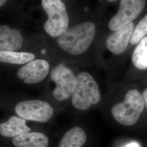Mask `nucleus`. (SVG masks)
<instances>
[{
    "label": "nucleus",
    "mask_w": 147,
    "mask_h": 147,
    "mask_svg": "<svg viewBox=\"0 0 147 147\" xmlns=\"http://www.w3.org/2000/svg\"><path fill=\"white\" fill-rule=\"evenodd\" d=\"M95 25L93 22L84 21L71 26L57 37L59 47L69 55L78 56L86 53L93 42Z\"/></svg>",
    "instance_id": "nucleus-1"
},
{
    "label": "nucleus",
    "mask_w": 147,
    "mask_h": 147,
    "mask_svg": "<svg viewBox=\"0 0 147 147\" xmlns=\"http://www.w3.org/2000/svg\"><path fill=\"white\" fill-rule=\"evenodd\" d=\"M101 99L99 86L92 76L81 72L76 76V84L71 95L74 107L79 110H86L97 104Z\"/></svg>",
    "instance_id": "nucleus-2"
},
{
    "label": "nucleus",
    "mask_w": 147,
    "mask_h": 147,
    "mask_svg": "<svg viewBox=\"0 0 147 147\" xmlns=\"http://www.w3.org/2000/svg\"><path fill=\"white\" fill-rule=\"evenodd\" d=\"M145 102L141 94L136 89L127 92L124 100L114 105L111 113L116 121L125 126L136 123L144 109Z\"/></svg>",
    "instance_id": "nucleus-3"
},
{
    "label": "nucleus",
    "mask_w": 147,
    "mask_h": 147,
    "mask_svg": "<svg viewBox=\"0 0 147 147\" xmlns=\"http://www.w3.org/2000/svg\"><path fill=\"white\" fill-rule=\"evenodd\" d=\"M42 8L47 15L45 31L51 37H58L68 29L69 19L65 4L62 0H42Z\"/></svg>",
    "instance_id": "nucleus-4"
},
{
    "label": "nucleus",
    "mask_w": 147,
    "mask_h": 147,
    "mask_svg": "<svg viewBox=\"0 0 147 147\" xmlns=\"http://www.w3.org/2000/svg\"><path fill=\"white\" fill-rule=\"evenodd\" d=\"M51 78L56 84L53 92V97L59 101L68 99L73 93L76 84V76L73 71L62 64L53 69Z\"/></svg>",
    "instance_id": "nucleus-5"
},
{
    "label": "nucleus",
    "mask_w": 147,
    "mask_h": 147,
    "mask_svg": "<svg viewBox=\"0 0 147 147\" xmlns=\"http://www.w3.org/2000/svg\"><path fill=\"white\" fill-rule=\"evenodd\" d=\"M15 111L20 118L27 121L46 123L53 114L51 106L42 100H25L16 105Z\"/></svg>",
    "instance_id": "nucleus-6"
},
{
    "label": "nucleus",
    "mask_w": 147,
    "mask_h": 147,
    "mask_svg": "<svg viewBox=\"0 0 147 147\" xmlns=\"http://www.w3.org/2000/svg\"><path fill=\"white\" fill-rule=\"evenodd\" d=\"M146 0H121L118 13L109 23L111 30L115 31L132 22L142 13Z\"/></svg>",
    "instance_id": "nucleus-7"
},
{
    "label": "nucleus",
    "mask_w": 147,
    "mask_h": 147,
    "mask_svg": "<svg viewBox=\"0 0 147 147\" xmlns=\"http://www.w3.org/2000/svg\"><path fill=\"white\" fill-rule=\"evenodd\" d=\"M50 64L44 59H36L19 69L17 76L26 84H38L42 81L49 73Z\"/></svg>",
    "instance_id": "nucleus-8"
},
{
    "label": "nucleus",
    "mask_w": 147,
    "mask_h": 147,
    "mask_svg": "<svg viewBox=\"0 0 147 147\" xmlns=\"http://www.w3.org/2000/svg\"><path fill=\"white\" fill-rule=\"evenodd\" d=\"M134 24L131 22L121 29L113 32L106 40L107 49L114 55H119L126 50L131 40Z\"/></svg>",
    "instance_id": "nucleus-9"
},
{
    "label": "nucleus",
    "mask_w": 147,
    "mask_h": 147,
    "mask_svg": "<svg viewBox=\"0 0 147 147\" xmlns=\"http://www.w3.org/2000/svg\"><path fill=\"white\" fill-rule=\"evenodd\" d=\"M24 43V38L20 30L13 29L7 25L0 26V50L16 51L19 50Z\"/></svg>",
    "instance_id": "nucleus-10"
},
{
    "label": "nucleus",
    "mask_w": 147,
    "mask_h": 147,
    "mask_svg": "<svg viewBox=\"0 0 147 147\" xmlns=\"http://www.w3.org/2000/svg\"><path fill=\"white\" fill-rule=\"evenodd\" d=\"M31 131V129L26 125V120L11 116L8 121L0 124V134L5 137L20 136Z\"/></svg>",
    "instance_id": "nucleus-11"
},
{
    "label": "nucleus",
    "mask_w": 147,
    "mask_h": 147,
    "mask_svg": "<svg viewBox=\"0 0 147 147\" xmlns=\"http://www.w3.org/2000/svg\"><path fill=\"white\" fill-rule=\"evenodd\" d=\"M16 147H48L49 139L46 135L42 132H28L12 140Z\"/></svg>",
    "instance_id": "nucleus-12"
},
{
    "label": "nucleus",
    "mask_w": 147,
    "mask_h": 147,
    "mask_svg": "<svg viewBox=\"0 0 147 147\" xmlns=\"http://www.w3.org/2000/svg\"><path fill=\"white\" fill-rule=\"evenodd\" d=\"M86 141L84 130L80 127L75 126L65 133L58 147H82Z\"/></svg>",
    "instance_id": "nucleus-13"
},
{
    "label": "nucleus",
    "mask_w": 147,
    "mask_h": 147,
    "mask_svg": "<svg viewBox=\"0 0 147 147\" xmlns=\"http://www.w3.org/2000/svg\"><path fill=\"white\" fill-rule=\"evenodd\" d=\"M35 55L24 52L0 51V61L11 64H24L34 60Z\"/></svg>",
    "instance_id": "nucleus-14"
},
{
    "label": "nucleus",
    "mask_w": 147,
    "mask_h": 147,
    "mask_svg": "<svg viewBox=\"0 0 147 147\" xmlns=\"http://www.w3.org/2000/svg\"><path fill=\"white\" fill-rule=\"evenodd\" d=\"M132 62L140 70L147 68V36L139 42L132 54Z\"/></svg>",
    "instance_id": "nucleus-15"
},
{
    "label": "nucleus",
    "mask_w": 147,
    "mask_h": 147,
    "mask_svg": "<svg viewBox=\"0 0 147 147\" xmlns=\"http://www.w3.org/2000/svg\"><path fill=\"white\" fill-rule=\"evenodd\" d=\"M147 34V14L139 22L134 30L130 42L132 45L140 42Z\"/></svg>",
    "instance_id": "nucleus-16"
},
{
    "label": "nucleus",
    "mask_w": 147,
    "mask_h": 147,
    "mask_svg": "<svg viewBox=\"0 0 147 147\" xmlns=\"http://www.w3.org/2000/svg\"><path fill=\"white\" fill-rule=\"evenodd\" d=\"M143 98L144 100V102H145V105H146L147 107V88L144 90L143 94H142Z\"/></svg>",
    "instance_id": "nucleus-17"
},
{
    "label": "nucleus",
    "mask_w": 147,
    "mask_h": 147,
    "mask_svg": "<svg viewBox=\"0 0 147 147\" xmlns=\"http://www.w3.org/2000/svg\"><path fill=\"white\" fill-rule=\"evenodd\" d=\"M124 147H140V145L137 142H133L127 144L126 146Z\"/></svg>",
    "instance_id": "nucleus-18"
},
{
    "label": "nucleus",
    "mask_w": 147,
    "mask_h": 147,
    "mask_svg": "<svg viewBox=\"0 0 147 147\" xmlns=\"http://www.w3.org/2000/svg\"><path fill=\"white\" fill-rule=\"evenodd\" d=\"M7 1V0H0V6L2 7V5H4Z\"/></svg>",
    "instance_id": "nucleus-19"
},
{
    "label": "nucleus",
    "mask_w": 147,
    "mask_h": 147,
    "mask_svg": "<svg viewBox=\"0 0 147 147\" xmlns=\"http://www.w3.org/2000/svg\"><path fill=\"white\" fill-rule=\"evenodd\" d=\"M108 2H114V1H117V0H107Z\"/></svg>",
    "instance_id": "nucleus-20"
}]
</instances>
